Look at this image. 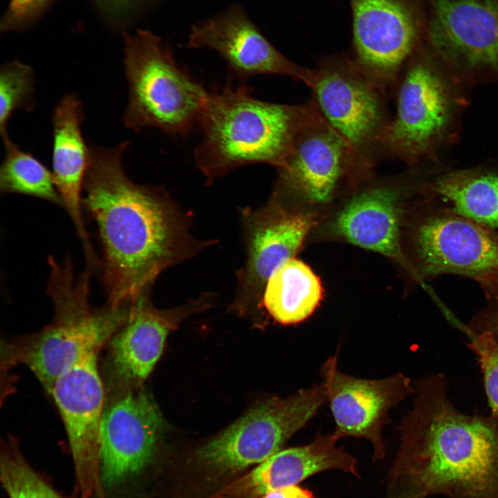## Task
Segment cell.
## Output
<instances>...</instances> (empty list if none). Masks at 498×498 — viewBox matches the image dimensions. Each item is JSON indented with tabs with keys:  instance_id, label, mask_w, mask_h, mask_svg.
Listing matches in <instances>:
<instances>
[{
	"instance_id": "cell-9",
	"label": "cell",
	"mask_w": 498,
	"mask_h": 498,
	"mask_svg": "<svg viewBox=\"0 0 498 498\" xmlns=\"http://www.w3.org/2000/svg\"><path fill=\"white\" fill-rule=\"evenodd\" d=\"M326 402L322 383L286 398L268 399L201 446L196 458L210 468L227 472L261 463L280 451Z\"/></svg>"
},
{
	"instance_id": "cell-32",
	"label": "cell",
	"mask_w": 498,
	"mask_h": 498,
	"mask_svg": "<svg viewBox=\"0 0 498 498\" xmlns=\"http://www.w3.org/2000/svg\"><path fill=\"white\" fill-rule=\"evenodd\" d=\"M396 495L394 498H421L405 492H396Z\"/></svg>"
},
{
	"instance_id": "cell-30",
	"label": "cell",
	"mask_w": 498,
	"mask_h": 498,
	"mask_svg": "<svg viewBox=\"0 0 498 498\" xmlns=\"http://www.w3.org/2000/svg\"><path fill=\"white\" fill-rule=\"evenodd\" d=\"M487 306L465 329L466 333L486 334L498 342V293L488 297Z\"/></svg>"
},
{
	"instance_id": "cell-2",
	"label": "cell",
	"mask_w": 498,
	"mask_h": 498,
	"mask_svg": "<svg viewBox=\"0 0 498 498\" xmlns=\"http://www.w3.org/2000/svg\"><path fill=\"white\" fill-rule=\"evenodd\" d=\"M414 387L400 425L393 488L421 498H498V419L459 409L441 374Z\"/></svg>"
},
{
	"instance_id": "cell-7",
	"label": "cell",
	"mask_w": 498,
	"mask_h": 498,
	"mask_svg": "<svg viewBox=\"0 0 498 498\" xmlns=\"http://www.w3.org/2000/svg\"><path fill=\"white\" fill-rule=\"evenodd\" d=\"M374 167L317 109L298 132L284 161L276 167L273 194L321 207L373 174Z\"/></svg>"
},
{
	"instance_id": "cell-27",
	"label": "cell",
	"mask_w": 498,
	"mask_h": 498,
	"mask_svg": "<svg viewBox=\"0 0 498 498\" xmlns=\"http://www.w3.org/2000/svg\"><path fill=\"white\" fill-rule=\"evenodd\" d=\"M465 334L479 362L491 415L498 419V342L486 334Z\"/></svg>"
},
{
	"instance_id": "cell-23",
	"label": "cell",
	"mask_w": 498,
	"mask_h": 498,
	"mask_svg": "<svg viewBox=\"0 0 498 498\" xmlns=\"http://www.w3.org/2000/svg\"><path fill=\"white\" fill-rule=\"evenodd\" d=\"M433 190L450 210L491 229L498 228V175L463 170L440 176Z\"/></svg>"
},
{
	"instance_id": "cell-20",
	"label": "cell",
	"mask_w": 498,
	"mask_h": 498,
	"mask_svg": "<svg viewBox=\"0 0 498 498\" xmlns=\"http://www.w3.org/2000/svg\"><path fill=\"white\" fill-rule=\"evenodd\" d=\"M83 105L73 93L64 95L52 116V174L57 190L81 241L86 264L93 265L98 257L86 231L83 219L82 196L90 160L89 144L82 132Z\"/></svg>"
},
{
	"instance_id": "cell-4",
	"label": "cell",
	"mask_w": 498,
	"mask_h": 498,
	"mask_svg": "<svg viewBox=\"0 0 498 498\" xmlns=\"http://www.w3.org/2000/svg\"><path fill=\"white\" fill-rule=\"evenodd\" d=\"M123 33L129 90L124 126L136 132L154 127L187 136L199 126L209 91L178 65L158 36L141 29Z\"/></svg>"
},
{
	"instance_id": "cell-21",
	"label": "cell",
	"mask_w": 498,
	"mask_h": 498,
	"mask_svg": "<svg viewBox=\"0 0 498 498\" xmlns=\"http://www.w3.org/2000/svg\"><path fill=\"white\" fill-rule=\"evenodd\" d=\"M331 435H320L311 443L280 450L244 476L222 488L214 498H257L329 470L358 475L356 460Z\"/></svg>"
},
{
	"instance_id": "cell-3",
	"label": "cell",
	"mask_w": 498,
	"mask_h": 498,
	"mask_svg": "<svg viewBox=\"0 0 498 498\" xmlns=\"http://www.w3.org/2000/svg\"><path fill=\"white\" fill-rule=\"evenodd\" d=\"M317 109L312 100L297 105L260 100L245 85L209 91L198 126L202 137L194 150L195 165L209 183L248 165L277 167Z\"/></svg>"
},
{
	"instance_id": "cell-31",
	"label": "cell",
	"mask_w": 498,
	"mask_h": 498,
	"mask_svg": "<svg viewBox=\"0 0 498 498\" xmlns=\"http://www.w3.org/2000/svg\"><path fill=\"white\" fill-rule=\"evenodd\" d=\"M261 498H315V497L309 490L295 485L271 491Z\"/></svg>"
},
{
	"instance_id": "cell-10",
	"label": "cell",
	"mask_w": 498,
	"mask_h": 498,
	"mask_svg": "<svg viewBox=\"0 0 498 498\" xmlns=\"http://www.w3.org/2000/svg\"><path fill=\"white\" fill-rule=\"evenodd\" d=\"M393 89L395 113L382 133L380 146L384 156L414 165L444 139L454 115V98L443 75L423 59L405 65Z\"/></svg>"
},
{
	"instance_id": "cell-1",
	"label": "cell",
	"mask_w": 498,
	"mask_h": 498,
	"mask_svg": "<svg viewBox=\"0 0 498 498\" xmlns=\"http://www.w3.org/2000/svg\"><path fill=\"white\" fill-rule=\"evenodd\" d=\"M127 140L108 148L89 144L82 205L95 221L107 304L118 308L151 289L169 267L206 243L194 238L188 221L160 187L133 182L122 163Z\"/></svg>"
},
{
	"instance_id": "cell-28",
	"label": "cell",
	"mask_w": 498,
	"mask_h": 498,
	"mask_svg": "<svg viewBox=\"0 0 498 498\" xmlns=\"http://www.w3.org/2000/svg\"><path fill=\"white\" fill-rule=\"evenodd\" d=\"M54 0H10L2 18V32L21 30L33 25Z\"/></svg>"
},
{
	"instance_id": "cell-15",
	"label": "cell",
	"mask_w": 498,
	"mask_h": 498,
	"mask_svg": "<svg viewBox=\"0 0 498 498\" xmlns=\"http://www.w3.org/2000/svg\"><path fill=\"white\" fill-rule=\"evenodd\" d=\"M187 46L216 51L232 77L242 82L259 75L290 77L309 88L314 82V69L299 66L282 55L237 5L194 24Z\"/></svg>"
},
{
	"instance_id": "cell-5",
	"label": "cell",
	"mask_w": 498,
	"mask_h": 498,
	"mask_svg": "<svg viewBox=\"0 0 498 498\" xmlns=\"http://www.w3.org/2000/svg\"><path fill=\"white\" fill-rule=\"evenodd\" d=\"M129 305L114 308L107 304L96 308L89 293L73 290L55 302L50 324L1 343V368L7 371L25 365L48 391L62 374L100 353L125 322Z\"/></svg>"
},
{
	"instance_id": "cell-13",
	"label": "cell",
	"mask_w": 498,
	"mask_h": 498,
	"mask_svg": "<svg viewBox=\"0 0 498 498\" xmlns=\"http://www.w3.org/2000/svg\"><path fill=\"white\" fill-rule=\"evenodd\" d=\"M322 385L333 416V436L363 438L371 442L374 459L385 454L382 439L383 427L390 422L389 410L414 394L410 379L402 373L380 379H364L338 368L337 354L326 359L321 367Z\"/></svg>"
},
{
	"instance_id": "cell-22",
	"label": "cell",
	"mask_w": 498,
	"mask_h": 498,
	"mask_svg": "<svg viewBox=\"0 0 498 498\" xmlns=\"http://www.w3.org/2000/svg\"><path fill=\"white\" fill-rule=\"evenodd\" d=\"M322 295L320 279L308 265L294 257L269 277L261 303L277 322L290 325L308 318L320 305Z\"/></svg>"
},
{
	"instance_id": "cell-18",
	"label": "cell",
	"mask_w": 498,
	"mask_h": 498,
	"mask_svg": "<svg viewBox=\"0 0 498 498\" xmlns=\"http://www.w3.org/2000/svg\"><path fill=\"white\" fill-rule=\"evenodd\" d=\"M429 35L457 68L498 71L497 0H434Z\"/></svg>"
},
{
	"instance_id": "cell-17",
	"label": "cell",
	"mask_w": 498,
	"mask_h": 498,
	"mask_svg": "<svg viewBox=\"0 0 498 498\" xmlns=\"http://www.w3.org/2000/svg\"><path fill=\"white\" fill-rule=\"evenodd\" d=\"M151 289L129 305L125 322L109 341L110 387H142L158 360L165 340L189 314L206 305V298L172 309L154 307Z\"/></svg>"
},
{
	"instance_id": "cell-24",
	"label": "cell",
	"mask_w": 498,
	"mask_h": 498,
	"mask_svg": "<svg viewBox=\"0 0 498 498\" xmlns=\"http://www.w3.org/2000/svg\"><path fill=\"white\" fill-rule=\"evenodd\" d=\"M5 156L0 168V191L38 198L64 208L52 172L10 138H2Z\"/></svg>"
},
{
	"instance_id": "cell-14",
	"label": "cell",
	"mask_w": 498,
	"mask_h": 498,
	"mask_svg": "<svg viewBox=\"0 0 498 498\" xmlns=\"http://www.w3.org/2000/svg\"><path fill=\"white\" fill-rule=\"evenodd\" d=\"M284 205L272 194L266 205L243 212L246 258L237 276L239 301L262 299L269 277L294 258L314 225L312 214Z\"/></svg>"
},
{
	"instance_id": "cell-16",
	"label": "cell",
	"mask_w": 498,
	"mask_h": 498,
	"mask_svg": "<svg viewBox=\"0 0 498 498\" xmlns=\"http://www.w3.org/2000/svg\"><path fill=\"white\" fill-rule=\"evenodd\" d=\"M358 66L392 90L417 39L414 14L405 0H350Z\"/></svg>"
},
{
	"instance_id": "cell-19",
	"label": "cell",
	"mask_w": 498,
	"mask_h": 498,
	"mask_svg": "<svg viewBox=\"0 0 498 498\" xmlns=\"http://www.w3.org/2000/svg\"><path fill=\"white\" fill-rule=\"evenodd\" d=\"M362 180L330 225L339 238L405 262L400 243L401 201L405 188L394 180Z\"/></svg>"
},
{
	"instance_id": "cell-26",
	"label": "cell",
	"mask_w": 498,
	"mask_h": 498,
	"mask_svg": "<svg viewBox=\"0 0 498 498\" xmlns=\"http://www.w3.org/2000/svg\"><path fill=\"white\" fill-rule=\"evenodd\" d=\"M35 74L33 68L20 61L5 63L0 69V130L1 138L8 136V123L19 109L33 111Z\"/></svg>"
},
{
	"instance_id": "cell-11",
	"label": "cell",
	"mask_w": 498,
	"mask_h": 498,
	"mask_svg": "<svg viewBox=\"0 0 498 498\" xmlns=\"http://www.w3.org/2000/svg\"><path fill=\"white\" fill-rule=\"evenodd\" d=\"M418 270L430 277L453 273L479 282L488 296L498 293V234L452 210L434 211L411 230Z\"/></svg>"
},
{
	"instance_id": "cell-6",
	"label": "cell",
	"mask_w": 498,
	"mask_h": 498,
	"mask_svg": "<svg viewBox=\"0 0 498 498\" xmlns=\"http://www.w3.org/2000/svg\"><path fill=\"white\" fill-rule=\"evenodd\" d=\"M163 429L160 412L142 386L109 389L100 427L99 498H131Z\"/></svg>"
},
{
	"instance_id": "cell-25",
	"label": "cell",
	"mask_w": 498,
	"mask_h": 498,
	"mask_svg": "<svg viewBox=\"0 0 498 498\" xmlns=\"http://www.w3.org/2000/svg\"><path fill=\"white\" fill-rule=\"evenodd\" d=\"M0 479L8 498H77L63 495L35 470L12 435L1 443Z\"/></svg>"
},
{
	"instance_id": "cell-8",
	"label": "cell",
	"mask_w": 498,
	"mask_h": 498,
	"mask_svg": "<svg viewBox=\"0 0 498 498\" xmlns=\"http://www.w3.org/2000/svg\"><path fill=\"white\" fill-rule=\"evenodd\" d=\"M310 89L325 120L370 165L384 156L382 133L390 120L388 91L352 58L330 57L315 68Z\"/></svg>"
},
{
	"instance_id": "cell-12",
	"label": "cell",
	"mask_w": 498,
	"mask_h": 498,
	"mask_svg": "<svg viewBox=\"0 0 498 498\" xmlns=\"http://www.w3.org/2000/svg\"><path fill=\"white\" fill-rule=\"evenodd\" d=\"M98 354L92 353L71 367L48 391L64 425L77 498H99L100 427L106 391Z\"/></svg>"
},
{
	"instance_id": "cell-29",
	"label": "cell",
	"mask_w": 498,
	"mask_h": 498,
	"mask_svg": "<svg viewBox=\"0 0 498 498\" xmlns=\"http://www.w3.org/2000/svg\"><path fill=\"white\" fill-rule=\"evenodd\" d=\"M105 20L116 28L124 26L142 0H93Z\"/></svg>"
}]
</instances>
